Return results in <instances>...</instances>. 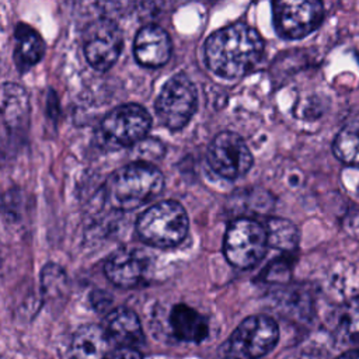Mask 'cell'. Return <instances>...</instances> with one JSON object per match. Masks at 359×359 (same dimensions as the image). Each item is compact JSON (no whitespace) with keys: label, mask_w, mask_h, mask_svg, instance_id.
Wrapping results in <instances>:
<instances>
[{"label":"cell","mask_w":359,"mask_h":359,"mask_svg":"<svg viewBox=\"0 0 359 359\" xmlns=\"http://www.w3.org/2000/svg\"><path fill=\"white\" fill-rule=\"evenodd\" d=\"M337 359H359V348L346 351L342 355H339Z\"/></svg>","instance_id":"603a6c76"},{"label":"cell","mask_w":359,"mask_h":359,"mask_svg":"<svg viewBox=\"0 0 359 359\" xmlns=\"http://www.w3.org/2000/svg\"><path fill=\"white\" fill-rule=\"evenodd\" d=\"M189 229L184 206L175 201H163L146 209L136 222L139 238L158 248L175 247L187 237Z\"/></svg>","instance_id":"3957f363"},{"label":"cell","mask_w":359,"mask_h":359,"mask_svg":"<svg viewBox=\"0 0 359 359\" xmlns=\"http://www.w3.org/2000/svg\"><path fill=\"white\" fill-rule=\"evenodd\" d=\"M196 105L198 94L194 83L188 76L178 73L163 86L156 100V112L165 128L178 130L191 121Z\"/></svg>","instance_id":"52a82bcc"},{"label":"cell","mask_w":359,"mask_h":359,"mask_svg":"<svg viewBox=\"0 0 359 359\" xmlns=\"http://www.w3.org/2000/svg\"><path fill=\"white\" fill-rule=\"evenodd\" d=\"M345 334L355 341H359V300L353 302L348 309L342 321Z\"/></svg>","instance_id":"44dd1931"},{"label":"cell","mask_w":359,"mask_h":359,"mask_svg":"<svg viewBox=\"0 0 359 359\" xmlns=\"http://www.w3.org/2000/svg\"><path fill=\"white\" fill-rule=\"evenodd\" d=\"M111 344L104 327L87 324L74 332L70 351L73 359H107Z\"/></svg>","instance_id":"9a60e30c"},{"label":"cell","mask_w":359,"mask_h":359,"mask_svg":"<svg viewBox=\"0 0 359 359\" xmlns=\"http://www.w3.org/2000/svg\"><path fill=\"white\" fill-rule=\"evenodd\" d=\"M147 259L143 251L119 248L104 264L105 276L118 287L130 289L137 286L146 276Z\"/></svg>","instance_id":"8fae6325"},{"label":"cell","mask_w":359,"mask_h":359,"mask_svg":"<svg viewBox=\"0 0 359 359\" xmlns=\"http://www.w3.org/2000/svg\"><path fill=\"white\" fill-rule=\"evenodd\" d=\"M265 227L269 247L283 252H292L297 248L299 230L290 220L283 217H271Z\"/></svg>","instance_id":"ac0fdd59"},{"label":"cell","mask_w":359,"mask_h":359,"mask_svg":"<svg viewBox=\"0 0 359 359\" xmlns=\"http://www.w3.org/2000/svg\"><path fill=\"white\" fill-rule=\"evenodd\" d=\"M104 330L118 348H136L143 345L144 334L139 317L126 307L109 311L104 321Z\"/></svg>","instance_id":"4fadbf2b"},{"label":"cell","mask_w":359,"mask_h":359,"mask_svg":"<svg viewBox=\"0 0 359 359\" xmlns=\"http://www.w3.org/2000/svg\"><path fill=\"white\" fill-rule=\"evenodd\" d=\"M1 115L4 126L11 130L22 129L28 123L29 104L22 87L14 83H4L1 91Z\"/></svg>","instance_id":"e0dca14e"},{"label":"cell","mask_w":359,"mask_h":359,"mask_svg":"<svg viewBox=\"0 0 359 359\" xmlns=\"http://www.w3.org/2000/svg\"><path fill=\"white\" fill-rule=\"evenodd\" d=\"M273 27L286 39H300L316 31L324 18V6L314 0L273 1Z\"/></svg>","instance_id":"ba28073f"},{"label":"cell","mask_w":359,"mask_h":359,"mask_svg":"<svg viewBox=\"0 0 359 359\" xmlns=\"http://www.w3.org/2000/svg\"><path fill=\"white\" fill-rule=\"evenodd\" d=\"M45 53V42L29 25L20 22L14 31V63L20 73L28 72Z\"/></svg>","instance_id":"2e32d148"},{"label":"cell","mask_w":359,"mask_h":359,"mask_svg":"<svg viewBox=\"0 0 359 359\" xmlns=\"http://www.w3.org/2000/svg\"><path fill=\"white\" fill-rule=\"evenodd\" d=\"M332 151L342 163L359 168V122L348 123L339 130Z\"/></svg>","instance_id":"d6986e66"},{"label":"cell","mask_w":359,"mask_h":359,"mask_svg":"<svg viewBox=\"0 0 359 359\" xmlns=\"http://www.w3.org/2000/svg\"><path fill=\"white\" fill-rule=\"evenodd\" d=\"M42 289L48 296H59L66 292L67 278L65 271L55 264H48L42 269Z\"/></svg>","instance_id":"ffe728a7"},{"label":"cell","mask_w":359,"mask_h":359,"mask_svg":"<svg viewBox=\"0 0 359 359\" xmlns=\"http://www.w3.org/2000/svg\"><path fill=\"white\" fill-rule=\"evenodd\" d=\"M171 38L167 31L156 24L143 25L133 42V53L139 65L144 67H161L171 56Z\"/></svg>","instance_id":"7c38bea8"},{"label":"cell","mask_w":359,"mask_h":359,"mask_svg":"<svg viewBox=\"0 0 359 359\" xmlns=\"http://www.w3.org/2000/svg\"><path fill=\"white\" fill-rule=\"evenodd\" d=\"M279 339V328L268 316H251L243 320L227 341L231 359H258L272 351Z\"/></svg>","instance_id":"8992f818"},{"label":"cell","mask_w":359,"mask_h":359,"mask_svg":"<svg viewBox=\"0 0 359 359\" xmlns=\"http://www.w3.org/2000/svg\"><path fill=\"white\" fill-rule=\"evenodd\" d=\"M262 53V36L244 22H234L215 31L203 46L208 67L216 76L227 80L247 74L259 62Z\"/></svg>","instance_id":"6da1fadb"},{"label":"cell","mask_w":359,"mask_h":359,"mask_svg":"<svg viewBox=\"0 0 359 359\" xmlns=\"http://www.w3.org/2000/svg\"><path fill=\"white\" fill-rule=\"evenodd\" d=\"M268 247L266 227L259 222L250 217H238L227 226L223 252L233 266L251 269L264 258Z\"/></svg>","instance_id":"5b68a950"},{"label":"cell","mask_w":359,"mask_h":359,"mask_svg":"<svg viewBox=\"0 0 359 359\" xmlns=\"http://www.w3.org/2000/svg\"><path fill=\"white\" fill-rule=\"evenodd\" d=\"M172 334L184 342H202L209 334V325L206 318L195 309L180 303L175 304L168 317Z\"/></svg>","instance_id":"5bb4252c"},{"label":"cell","mask_w":359,"mask_h":359,"mask_svg":"<svg viewBox=\"0 0 359 359\" xmlns=\"http://www.w3.org/2000/svg\"><path fill=\"white\" fill-rule=\"evenodd\" d=\"M163 187L164 177L158 168L133 161L112 172L105 184V198L116 210H133L157 196Z\"/></svg>","instance_id":"7a4b0ae2"},{"label":"cell","mask_w":359,"mask_h":359,"mask_svg":"<svg viewBox=\"0 0 359 359\" xmlns=\"http://www.w3.org/2000/svg\"><path fill=\"white\" fill-rule=\"evenodd\" d=\"M210 168L226 180H237L245 175L252 165V154L244 139L234 132H220L213 137L208 149Z\"/></svg>","instance_id":"9c48e42d"},{"label":"cell","mask_w":359,"mask_h":359,"mask_svg":"<svg viewBox=\"0 0 359 359\" xmlns=\"http://www.w3.org/2000/svg\"><path fill=\"white\" fill-rule=\"evenodd\" d=\"M123 48V36L119 27L100 18L88 25L84 34V56L95 70L105 72L115 65Z\"/></svg>","instance_id":"30bf717a"},{"label":"cell","mask_w":359,"mask_h":359,"mask_svg":"<svg viewBox=\"0 0 359 359\" xmlns=\"http://www.w3.org/2000/svg\"><path fill=\"white\" fill-rule=\"evenodd\" d=\"M107 359H142V355L135 348H116L111 351Z\"/></svg>","instance_id":"7402d4cb"},{"label":"cell","mask_w":359,"mask_h":359,"mask_svg":"<svg viewBox=\"0 0 359 359\" xmlns=\"http://www.w3.org/2000/svg\"><path fill=\"white\" fill-rule=\"evenodd\" d=\"M151 128L150 114L139 104H123L109 111L100 122L95 137L101 147L116 150L144 140Z\"/></svg>","instance_id":"277c9868"}]
</instances>
